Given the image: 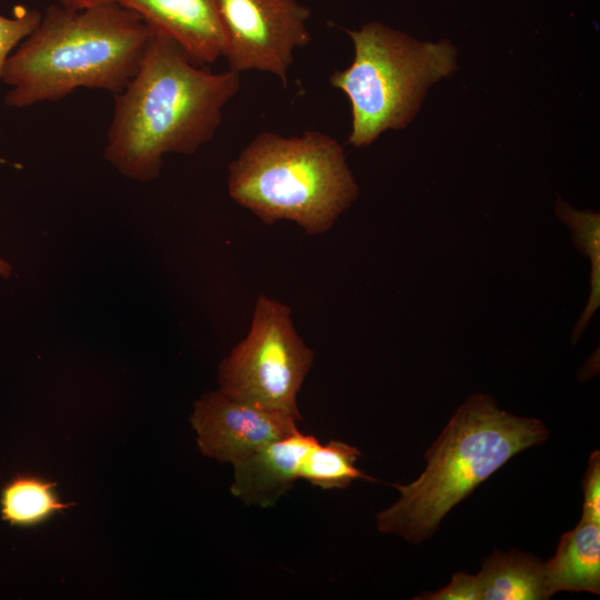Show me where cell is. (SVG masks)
<instances>
[{"instance_id":"cell-1","label":"cell","mask_w":600,"mask_h":600,"mask_svg":"<svg viewBox=\"0 0 600 600\" xmlns=\"http://www.w3.org/2000/svg\"><path fill=\"white\" fill-rule=\"evenodd\" d=\"M239 89V72L197 66L153 31L138 71L113 94L104 158L128 179L158 178L166 154H193L213 138Z\"/></svg>"},{"instance_id":"cell-2","label":"cell","mask_w":600,"mask_h":600,"mask_svg":"<svg viewBox=\"0 0 600 600\" xmlns=\"http://www.w3.org/2000/svg\"><path fill=\"white\" fill-rule=\"evenodd\" d=\"M152 33L117 2L84 9L51 4L4 63L6 104L56 102L80 88L116 94L138 71Z\"/></svg>"},{"instance_id":"cell-3","label":"cell","mask_w":600,"mask_h":600,"mask_svg":"<svg viewBox=\"0 0 600 600\" xmlns=\"http://www.w3.org/2000/svg\"><path fill=\"white\" fill-rule=\"evenodd\" d=\"M548 436L542 421L503 411L491 397H470L427 450V467L418 479L404 486L392 483L400 496L377 514L378 530L422 542L480 483Z\"/></svg>"},{"instance_id":"cell-4","label":"cell","mask_w":600,"mask_h":600,"mask_svg":"<svg viewBox=\"0 0 600 600\" xmlns=\"http://www.w3.org/2000/svg\"><path fill=\"white\" fill-rule=\"evenodd\" d=\"M227 187L261 222L292 221L310 236L329 231L359 193L342 146L314 130L261 132L228 166Z\"/></svg>"},{"instance_id":"cell-5","label":"cell","mask_w":600,"mask_h":600,"mask_svg":"<svg viewBox=\"0 0 600 600\" xmlns=\"http://www.w3.org/2000/svg\"><path fill=\"white\" fill-rule=\"evenodd\" d=\"M346 31L354 58L347 69L334 71L330 82L351 106L348 142L362 148L382 132L410 123L428 88L456 70L457 50L448 40L419 41L377 21Z\"/></svg>"},{"instance_id":"cell-6","label":"cell","mask_w":600,"mask_h":600,"mask_svg":"<svg viewBox=\"0 0 600 600\" xmlns=\"http://www.w3.org/2000/svg\"><path fill=\"white\" fill-rule=\"evenodd\" d=\"M313 360L314 351L294 328L291 308L260 294L248 333L219 364V388L300 421L298 393Z\"/></svg>"},{"instance_id":"cell-7","label":"cell","mask_w":600,"mask_h":600,"mask_svg":"<svg viewBox=\"0 0 600 600\" xmlns=\"http://www.w3.org/2000/svg\"><path fill=\"white\" fill-rule=\"evenodd\" d=\"M223 53L236 72L272 73L286 86L294 51L310 42V10L297 0H218Z\"/></svg>"},{"instance_id":"cell-8","label":"cell","mask_w":600,"mask_h":600,"mask_svg":"<svg viewBox=\"0 0 600 600\" xmlns=\"http://www.w3.org/2000/svg\"><path fill=\"white\" fill-rule=\"evenodd\" d=\"M190 421L201 453L232 464L299 430L293 417L238 399L220 388L194 402Z\"/></svg>"},{"instance_id":"cell-9","label":"cell","mask_w":600,"mask_h":600,"mask_svg":"<svg viewBox=\"0 0 600 600\" xmlns=\"http://www.w3.org/2000/svg\"><path fill=\"white\" fill-rule=\"evenodd\" d=\"M146 24L176 41L197 66L213 63L223 53L218 0H123Z\"/></svg>"},{"instance_id":"cell-10","label":"cell","mask_w":600,"mask_h":600,"mask_svg":"<svg viewBox=\"0 0 600 600\" xmlns=\"http://www.w3.org/2000/svg\"><path fill=\"white\" fill-rule=\"evenodd\" d=\"M317 442L298 430L233 463L231 493L248 506H274L300 479L302 460Z\"/></svg>"},{"instance_id":"cell-11","label":"cell","mask_w":600,"mask_h":600,"mask_svg":"<svg viewBox=\"0 0 600 600\" xmlns=\"http://www.w3.org/2000/svg\"><path fill=\"white\" fill-rule=\"evenodd\" d=\"M544 563L549 598L559 591L600 593V523L582 520L560 538Z\"/></svg>"},{"instance_id":"cell-12","label":"cell","mask_w":600,"mask_h":600,"mask_svg":"<svg viewBox=\"0 0 600 600\" xmlns=\"http://www.w3.org/2000/svg\"><path fill=\"white\" fill-rule=\"evenodd\" d=\"M480 600L548 599L544 563L518 550L494 551L476 574Z\"/></svg>"},{"instance_id":"cell-13","label":"cell","mask_w":600,"mask_h":600,"mask_svg":"<svg viewBox=\"0 0 600 600\" xmlns=\"http://www.w3.org/2000/svg\"><path fill=\"white\" fill-rule=\"evenodd\" d=\"M54 488V482L34 476L13 477L0 491L2 520L13 527H33L46 521L54 512L73 506L60 501Z\"/></svg>"},{"instance_id":"cell-14","label":"cell","mask_w":600,"mask_h":600,"mask_svg":"<svg viewBox=\"0 0 600 600\" xmlns=\"http://www.w3.org/2000/svg\"><path fill=\"white\" fill-rule=\"evenodd\" d=\"M360 456L356 447L346 442L330 440L321 444L318 441L302 460L300 479L324 490L343 489L358 479L374 481L356 467Z\"/></svg>"},{"instance_id":"cell-15","label":"cell","mask_w":600,"mask_h":600,"mask_svg":"<svg viewBox=\"0 0 600 600\" xmlns=\"http://www.w3.org/2000/svg\"><path fill=\"white\" fill-rule=\"evenodd\" d=\"M562 221L573 230V240L577 248L582 249L592 261V294L581 320L576 327L573 338H578L586 323L599 304V213L577 211L561 200L556 207Z\"/></svg>"},{"instance_id":"cell-16","label":"cell","mask_w":600,"mask_h":600,"mask_svg":"<svg viewBox=\"0 0 600 600\" xmlns=\"http://www.w3.org/2000/svg\"><path fill=\"white\" fill-rule=\"evenodd\" d=\"M42 13L34 9H20L14 17L0 14V82L6 61L14 49L38 27Z\"/></svg>"},{"instance_id":"cell-17","label":"cell","mask_w":600,"mask_h":600,"mask_svg":"<svg viewBox=\"0 0 600 600\" xmlns=\"http://www.w3.org/2000/svg\"><path fill=\"white\" fill-rule=\"evenodd\" d=\"M582 520L600 523V454L592 452L583 479Z\"/></svg>"},{"instance_id":"cell-18","label":"cell","mask_w":600,"mask_h":600,"mask_svg":"<svg viewBox=\"0 0 600 600\" xmlns=\"http://www.w3.org/2000/svg\"><path fill=\"white\" fill-rule=\"evenodd\" d=\"M414 599L424 600H480V588L476 576L459 571L451 582L434 592L420 594Z\"/></svg>"},{"instance_id":"cell-19","label":"cell","mask_w":600,"mask_h":600,"mask_svg":"<svg viewBox=\"0 0 600 600\" xmlns=\"http://www.w3.org/2000/svg\"><path fill=\"white\" fill-rule=\"evenodd\" d=\"M58 4L71 8V9H84L102 3H110V2H117L122 3L123 0H56Z\"/></svg>"},{"instance_id":"cell-20","label":"cell","mask_w":600,"mask_h":600,"mask_svg":"<svg viewBox=\"0 0 600 600\" xmlns=\"http://www.w3.org/2000/svg\"><path fill=\"white\" fill-rule=\"evenodd\" d=\"M4 162V159L0 157V166ZM12 273V267L9 262L0 258V277L8 278Z\"/></svg>"}]
</instances>
